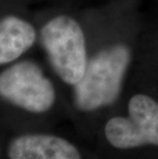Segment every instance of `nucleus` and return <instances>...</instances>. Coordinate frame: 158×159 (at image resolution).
<instances>
[{
    "label": "nucleus",
    "instance_id": "obj_1",
    "mask_svg": "<svg viewBox=\"0 0 158 159\" xmlns=\"http://www.w3.org/2000/svg\"><path fill=\"white\" fill-rule=\"evenodd\" d=\"M99 159H158V99L132 94L123 113L110 115L97 129Z\"/></svg>",
    "mask_w": 158,
    "mask_h": 159
},
{
    "label": "nucleus",
    "instance_id": "obj_4",
    "mask_svg": "<svg viewBox=\"0 0 158 159\" xmlns=\"http://www.w3.org/2000/svg\"><path fill=\"white\" fill-rule=\"evenodd\" d=\"M40 38L53 71L73 87L82 78L88 63L81 26L71 16H58L43 26Z\"/></svg>",
    "mask_w": 158,
    "mask_h": 159
},
{
    "label": "nucleus",
    "instance_id": "obj_5",
    "mask_svg": "<svg viewBox=\"0 0 158 159\" xmlns=\"http://www.w3.org/2000/svg\"><path fill=\"white\" fill-rule=\"evenodd\" d=\"M0 159H99L93 149L61 134L20 130L0 140Z\"/></svg>",
    "mask_w": 158,
    "mask_h": 159
},
{
    "label": "nucleus",
    "instance_id": "obj_3",
    "mask_svg": "<svg viewBox=\"0 0 158 159\" xmlns=\"http://www.w3.org/2000/svg\"><path fill=\"white\" fill-rule=\"evenodd\" d=\"M0 102L31 116H44L58 104V93L42 69L22 61L0 73Z\"/></svg>",
    "mask_w": 158,
    "mask_h": 159
},
{
    "label": "nucleus",
    "instance_id": "obj_6",
    "mask_svg": "<svg viewBox=\"0 0 158 159\" xmlns=\"http://www.w3.org/2000/svg\"><path fill=\"white\" fill-rule=\"evenodd\" d=\"M36 40V31L31 24L15 16L0 20V65L19 59Z\"/></svg>",
    "mask_w": 158,
    "mask_h": 159
},
{
    "label": "nucleus",
    "instance_id": "obj_2",
    "mask_svg": "<svg viewBox=\"0 0 158 159\" xmlns=\"http://www.w3.org/2000/svg\"><path fill=\"white\" fill-rule=\"evenodd\" d=\"M130 62V50L115 44L88 60L82 78L72 87V107L78 114L95 115L118 103Z\"/></svg>",
    "mask_w": 158,
    "mask_h": 159
}]
</instances>
